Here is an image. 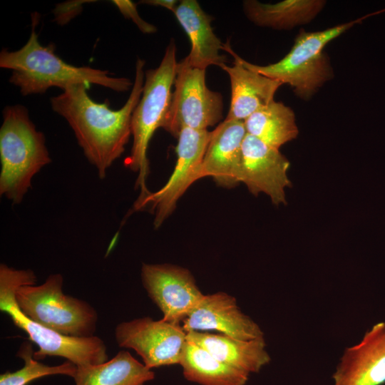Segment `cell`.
<instances>
[{
  "instance_id": "1",
  "label": "cell",
  "mask_w": 385,
  "mask_h": 385,
  "mask_svg": "<svg viewBox=\"0 0 385 385\" xmlns=\"http://www.w3.org/2000/svg\"><path fill=\"white\" fill-rule=\"evenodd\" d=\"M145 61L138 59L135 81L128 98L118 110L109 108L108 101L97 103L88 96L86 85L71 86L51 98L54 112L72 128L87 160L103 179L115 160L124 153L131 133V119L144 83Z\"/></svg>"
},
{
  "instance_id": "2",
  "label": "cell",
  "mask_w": 385,
  "mask_h": 385,
  "mask_svg": "<svg viewBox=\"0 0 385 385\" xmlns=\"http://www.w3.org/2000/svg\"><path fill=\"white\" fill-rule=\"evenodd\" d=\"M31 32L26 44L19 50L6 48L0 53V67L10 69L9 82L23 96L42 94L51 87L63 91L73 86L91 84L118 92L127 91L133 83L124 77H113L108 71L89 66L77 67L66 63L55 53V46H42L36 33L39 14L31 15Z\"/></svg>"
},
{
  "instance_id": "3",
  "label": "cell",
  "mask_w": 385,
  "mask_h": 385,
  "mask_svg": "<svg viewBox=\"0 0 385 385\" xmlns=\"http://www.w3.org/2000/svg\"><path fill=\"white\" fill-rule=\"evenodd\" d=\"M36 282V276L31 270H16L3 263L0 265V310L38 346L34 358L41 360L48 356H61L77 366L96 365L108 360L106 345L100 337L63 335L35 322L20 310L16 300V289L22 285L35 284Z\"/></svg>"
},
{
  "instance_id": "4",
  "label": "cell",
  "mask_w": 385,
  "mask_h": 385,
  "mask_svg": "<svg viewBox=\"0 0 385 385\" xmlns=\"http://www.w3.org/2000/svg\"><path fill=\"white\" fill-rule=\"evenodd\" d=\"M0 194L21 202L33 178L51 161L43 133L36 130L27 109L6 106L0 128Z\"/></svg>"
},
{
  "instance_id": "5",
  "label": "cell",
  "mask_w": 385,
  "mask_h": 385,
  "mask_svg": "<svg viewBox=\"0 0 385 385\" xmlns=\"http://www.w3.org/2000/svg\"><path fill=\"white\" fill-rule=\"evenodd\" d=\"M381 12V10L323 31L302 30L289 52L277 63L266 66L255 65L242 58L232 49L229 42L223 45V51L235 57L245 67L289 85L297 96L308 100L333 76L329 61L324 52L326 45L354 24Z\"/></svg>"
},
{
  "instance_id": "6",
  "label": "cell",
  "mask_w": 385,
  "mask_h": 385,
  "mask_svg": "<svg viewBox=\"0 0 385 385\" xmlns=\"http://www.w3.org/2000/svg\"><path fill=\"white\" fill-rule=\"evenodd\" d=\"M177 65L176 46L171 40L160 65L145 72L141 97L132 115L133 144L125 165L138 173L135 187L140 188V194L137 202L150 193L146 186L149 172L148 148L155 131L161 128L168 111Z\"/></svg>"
},
{
  "instance_id": "7",
  "label": "cell",
  "mask_w": 385,
  "mask_h": 385,
  "mask_svg": "<svg viewBox=\"0 0 385 385\" xmlns=\"http://www.w3.org/2000/svg\"><path fill=\"white\" fill-rule=\"evenodd\" d=\"M63 278L50 274L41 284H27L16 290L20 310L35 322L65 336H94L98 314L84 300L63 292Z\"/></svg>"
},
{
  "instance_id": "8",
  "label": "cell",
  "mask_w": 385,
  "mask_h": 385,
  "mask_svg": "<svg viewBox=\"0 0 385 385\" xmlns=\"http://www.w3.org/2000/svg\"><path fill=\"white\" fill-rule=\"evenodd\" d=\"M205 71L190 66L185 58L178 63L175 91L161 125L177 138L185 128L207 130L222 118V95L207 88Z\"/></svg>"
},
{
  "instance_id": "9",
  "label": "cell",
  "mask_w": 385,
  "mask_h": 385,
  "mask_svg": "<svg viewBox=\"0 0 385 385\" xmlns=\"http://www.w3.org/2000/svg\"><path fill=\"white\" fill-rule=\"evenodd\" d=\"M207 130L183 129L178 138L177 162L167 183L134 204V210L149 207L154 213V227L158 228L173 212L176 203L188 188L202 178V165L210 138Z\"/></svg>"
},
{
  "instance_id": "10",
  "label": "cell",
  "mask_w": 385,
  "mask_h": 385,
  "mask_svg": "<svg viewBox=\"0 0 385 385\" xmlns=\"http://www.w3.org/2000/svg\"><path fill=\"white\" fill-rule=\"evenodd\" d=\"M115 338L119 346L133 349L152 369L180 365L187 332L180 324L145 317L118 324Z\"/></svg>"
},
{
  "instance_id": "11",
  "label": "cell",
  "mask_w": 385,
  "mask_h": 385,
  "mask_svg": "<svg viewBox=\"0 0 385 385\" xmlns=\"http://www.w3.org/2000/svg\"><path fill=\"white\" fill-rule=\"evenodd\" d=\"M141 280L164 321L180 324L204 294L191 272L170 264H143Z\"/></svg>"
},
{
  "instance_id": "12",
  "label": "cell",
  "mask_w": 385,
  "mask_h": 385,
  "mask_svg": "<svg viewBox=\"0 0 385 385\" xmlns=\"http://www.w3.org/2000/svg\"><path fill=\"white\" fill-rule=\"evenodd\" d=\"M289 162L278 148L247 133L242 144L240 182L252 194H267L274 205L285 204Z\"/></svg>"
},
{
  "instance_id": "13",
  "label": "cell",
  "mask_w": 385,
  "mask_h": 385,
  "mask_svg": "<svg viewBox=\"0 0 385 385\" xmlns=\"http://www.w3.org/2000/svg\"><path fill=\"white\" fill-rule=\"evenodd\" d=\"M182 323L187 333L216 331L242 340L264 337L260 326L240 310L236 299L224 292L204 294Z\"/></svg>"
},
{
  "instance_id": "14",
  "label": "cell",
  "mask_w": 385,
  "mask_h": 385,
  "mask_svg": "<svg viewBox=\"0 0 385 385\" xmlns=\"http://www.w3.org/2000/svg\"><path fill=\"white\" fill-rule=\"evenodd\" d=\"M332 379L334 385L385 383V322L374 324L358 344L345 349Z\"/></svg>"
},
{
  "instance_id": "15",
  "label": "cell",
  "mask_w": 385,
  "mask_h": 385,
  "mask_svg": "<svg viewBox=\"0 0 385 385\" xmlns=\"http://www.w3.org/2000/svg\"><path fill=\"white\" fill-rule=\"evenodd\" d=\"M247 135L244 121L225 119L213 130L202 165V176L211 177L224 188L240 182L242 149Z\"/></svg>"
},
{
  "instance_id": "16",
  "label": "cell",
  "mask_w": 385,
  "mask_h": 385,
  "mask_svg": "<svg viewBox=\"0 0 385 385\" xmlns=\"http://www.w3.org/2000/svg\"><path fill=\"white\" fill-rule=\"evenodd\" d=\"M173 14L190 41V51L185 58L190 66L206 70L212 65L225 64L227 57L220 53L224 44L212 30V18L197 1H180Z\"/></svg>"
},
{
  "instance_id": "17",
  "label": "cell",
  "mask_w": 385,
  "mask_h": 385,
  "mask_svg": "<svg viewBox=\"0 0 385 385\" xmlns=\"http://www.w3.org/2000/svg\"><path fill=\"white\" fill-rule=\"evenodd\" d=\"M232 66H220L229 76L231 99L226 119L244 121L274 100L282 83L245 67L235 57Z\"/></svg>"
},
{
  "instance_id": "18",
  "label": "cell",
  "mask_w": 385,
  "mask_h": 385,
  "mask_svg": "<svg viewBox=\"0 0 385 385\" xmlns=\"http://www.w3.org/2000/svg\"><path fill=\"white\" fill-rule=\"evenodd\" d=\"M187 340L250 375L259 372L271 360L264 337L242 340L222 334L192 331L187 333Z\"/></svg>"
},
{
  "instance_id": "19",
  "label": "cell",
  "mask_w": 385,
  "mask_h": 385,
  "mask_svg": "<svg viewBox=\"0 0 385 385\" xmlns=\"http://www.w3.org/2000/svg\"><path fill=\"white\" fill-rule=\"evenodd\" d=\"M154 378L152 369L125 350L103 363L77 366L73 377L75 385H144Z\"/></svg>"
},
{
  "instance_id": "20",
  "label": "cell",
  "mask_w": 385,
  "mask_h": 385,
  "mask_svg": "<svg viewBox=\"0 0 385 385\" xmlns=\"http://www.w3.org/2000/svg\"><path fill=\"white\" fill-rule=\"evenodd\" d=\"M322 0H285L264 4L255 0L243 2L247 18L259 26L290 29L312 21L323 9Z\"/></svg>"
},
{
  "instance_id": "21",
  "label": "cell",
  "mask_w": 385,
  "mask_h": 385,
  "mask_svg": "<svg viewBox=\"0 0 385 385\" xmlns=\"http://www.w3.org/2000/svg\"><path fill=\"white\" fill-rule=\"evenodd\" d=\"M180 365L187 380L200 385H245L250 376L188 340Z\"/></svg>"
},
{
  "instance_id": "22",
  "label": "cell",
  "mask_w": 385,
  "mask_h": 385,
  "mask_svg": "<svg viewBox=\"0 0 385 385\" xmlns=\"http://www.w3.org/2000/svg\"><path fill=\"white\" fill-rule=\"evenodd\" d=\"M244 124L247 134L278 149L298 135L293 111L274 101L250 115Z\"/></svg>"
},
{
  "instance_id": "23",
  "label": "cell",
  "mask_w": 385,
  "mask_h": 385,
  "mask_svg": "<svg viewBox=\"0 0 385 385\" xmlns=\"http://www.w3.org/2000/svg\"><path fill=\"white\" fill-rule=\"evenodd\" d=\"M31 344L24 342L21 344L16 355L24 361L23 367L15 371H6L0 375V385H27L29 383L45 376L65 375L73 377L77 366L66 360L61 364L48 366L34 358Z\"/></svg>"
},
{
  "instance_id": "24",
  "label": "cell",
  "mask_w": 385,
  "mask_h": 385,
  "mask_svg": "<svg viewBox=\"0 0 385 385\" xmlns=\"http://www.w3.org/2000/svg\"><path fill=\"white\" fill-rule=\"evenodd\" d=\"M112 3L118 7L122 14L132 21L137 25L139 29L145 34H152L156 31V28L145 21L138 15L136 5L130 1L115 0Z\"/></svg>"
},
{
  "instance_id": "25",
  "label": "cell",
  "mask_w": 385,
  "mask_h": 385,
  "mask_svg": "<svg viewBox=\"0 0 385 385\" xmlns=\"http://www.w3.org/2000/svg\"><path fill=\"white\" fill-rule=\"evenodd\" d=\"M84 1H76L73 3H66L63 4L58 5V7L56 8L55 14L56 17V21L58 23H66L67 22V14H68V19L72 18L74 14H76L78 11V6L82 4Z\"/></svg>"
},
{
  "instance_id": "26",
  "label": "cell",
  "mask_w": 385,
  "mask_h": 385,
  "mask_svg": "<svg viewBox=\"0 0 385 385\" xmlns=\"http://www.w3.org/2000/svg\"><path fill=\"white\" fill-rule=\"evenodd\" d=\"M141 2H144V4H150L153 6H158L163 8H165L170 11H171L173 13L175 11V9L178 4V1L174 0H148V1H143Z\"/></svg>"
}]
</instances>
